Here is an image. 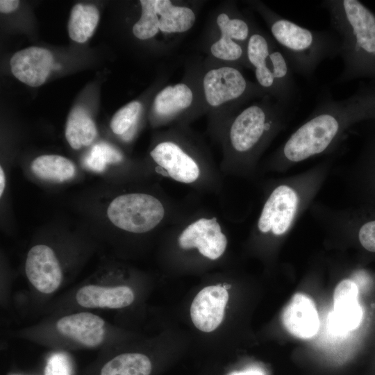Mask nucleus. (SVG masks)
Masks as SVG:
<instances>
[{
    "instance_id": "f8f14e48",
    "label": "nucleus",
    "mask_w": 375,
    "mask_h": 375,
    "mask_svg": "<svg viewBox=\"0 0 375 375\" xmlns=\"http://www.w3.org/2000/svg\"><path fill=\"white\" fill-rule=\"evenodd\" d=\"M228 294L222 284L207 286L194 297L190 316L194 326L200 331L209 333L222 323Z\"/></svg>"
},
{
    "instance_id": "bb28decb",
    "label": "nucleus",
    "mask_w": 375,
    "mask_h": 375,
    "mask_svg": "<svg viewBox=\"0 0 375 375\" xmlns=\"http://www.w3.org/2000/svg\"><path fill=\"white\" fill-rule=\"evenodd\" d=\"M142 105L138 101H131L117 110L110 121V128L114 133L124 136L135 124Z\"/></svg>"
},
{
    "instance_id": "72a5a7b5",
    "label": "nucleus",
    "mask_w": 375,
    "mask_h": 375,
    "mask_svg": "<svg viewBox=\"0 0 375 375\" xmlns=\"http://www.w3.org/2000/svg\"><path fill=\"white\" fill-rule=\"evenodd\" d=\"M12 375H18V374H12Z\"/></svg>"
},
{
    "instance_id": "2eb2a0df",
    "label": "nucleus",
    "mask_w": 375,
    "mask_h": 375,
    "mask_svg": "<svg viewBox=\"0 0 375 375\" xmlns=\"http://www.w3.org/2000/svg\"><path fill=\"white\" fill-rule=\"evenodd\" d=\"M282 322L293 336L309 339L315 336L319 327V319L314 301L307 295L297 293L284 308Z\"/></svg>"
},
{
    "instance_id": "9d476101",
    "label": "nucleus",
    "mask_w": 375,
    "mask_h": 375,
    "mask_svg": "<svg viewBox=\"0 0 375 375\" xmlns=\"http://www.w3.org/2000/svg\"><path fill=\"white\" fill-rule=\"evenodd\" d=\"M203 88L206 101L212 107L254 96H268L259 86L249 83L238 69L230 66L208 71Z\"/></svg>"
},
{
    "instance_id": "0eeeda50",
    "label": "nucleus",
    "mask_w": 375,
    "mask_h": 375,
    "mask_svg": "<svg viewBox=\"0 0 375 375\" xmlns=\"http://www.w3.org/2000/svg\"><path fill=\"white\" fill-rule=\"evenodd\" d=\"M150 156L158 172L174 181L197 188L219 184V176L212 166L178 141L158 143Z\"/></svg>"
},
{
    "instance_id": "5701e85b",
    "label": "nucleus",
    "mask_w": 375,
    "mask_h": 375,
    "mask_svg": "<svg viewBox=\"0 0 375 375\" xmlns=\"http://www.w3.org/2000/svg\"><path fill=\"white\" fill-rule=\"evenodd\" d=\"M231 18L226 13H220L217 18V24L220 30L221 38L210 47L212 55L220 60L227 61H247L246 49L235 42L229 28ZM249 63V62H248Z\"/></svg>"
},
{
    "instance_id": "20e7f679",
    "label": "nucleus",
    "mask_w": 375,
    "mask_h": 375,
    "mask_svg": "<svg viewBox=\"0 0 375 375\" xmlns=\"http://www.w3.org/2000/svg\"><path fill=\"white\" fill-rule=\"evenodd\" d=\"M329 158L295 175L276 180L271 186L253 226L262 237L287 235L322 188L332 166Z\"/></svg>"
},
{
    "instance_id": "4be33fe9",
    "label": "nucleus",
    "mask_w": 375,
    "mask_h": 375,
    "mask_svg": "<svg viewBox=\"0 0 375 375\" xmlns=\"http://www.w3.org/2000/svg\"><path fill=\"white\" fill-rule=\"evenodd\" d=\"M99 19V12L92 4L77 3L72 9L68 22L70 38L83 43L92 36Z\"/></svg>"
},
{
    "instance_id": "f257e3e1",
    "label": "nucleus",
    "mask_w": 375,
    "mask_h": 375,
    "mask_svg": "<svg viewBox=\"0 0 375 375\" xmlns=\"http://www.w3.org/2000/svg\"><path fill=\"white\" fill-rule=\"evenodd\" d=\"M375 119V83L362 81L349 96L335 99L322 91L305 121L266 163L265 169L283 172L309 158L334 151L356 125Z\"/></svg>"
},
{
    "instance_id": "dca6fc26",
    "label": "nucleus",
    "mask_w": 375,
    "mask_h": 375,
    "mask_svg": "<svg viewBox=\"0 0 375 375\" xmlns=\"http://www.w3.org/2000/svg\"><path fill=\"white\" fill-rule=\"evenodd\" d=\"M56 328L61 335L89 348L101 344L105 337V321L88 312L60 318L56 322Z\"/></svg>"
},
{
    "instance_id": "393cba45",
    "label": "nucleus",
    "mask_w": 375,
    "mask_h": 375,
    "mask_svg": "<svg viewBox=\"0 0 375 375\" xmlns=\"http://www.w3.org/2000/svg\"><path fill=\"white\" fill-rule=\"evenodd\" d=\"M123 160L122 153L106 142L94 144L83 159L84 165L95 172H103L108 164L119 163Z\"/></svg>"
},
{
    "instance_id": "ddd939ff",
    "label": "nucleus",
    "mask_w": 375,
    "mask_h": 375,
    "mask_svg": "<svg viewBox=\"0 0 375 375\" xmlns=\"http://www.w3.org/2000/svg\"><path fill=\"white\" fill-rule=\"evenodd\" d=\"M358 288L351 279H344L336 286L333 293V308L330 315V326L338 334L356 329L362 318V310L358 300Z\"/></svg>"
},
{
    "instance_id": "b1692460",
    "label": "nucleus",
    "mask_w": 375,
    "mask_h": 375,
    "mask_svg": "<svg viewBox=\"0 0 375 375\" xmlns=\"http://www.w3.org/2000/svg\"><path fill=\"white\" fill-rule=\"evenodd\" d=\"M151 368V362L147 356L139 353H126L105 363L100 375H149Z\"/></svg>"
},
{
    "instance_id": "f3484780",
    "label": "nucleus",
    "mask_w": 375,
    "mask_h": 375,
    "mask_svg": "<svg viewBox=\"0 0 375 375\" xmlns=\"http://www.w3.org/2000/svg\"><path fill=\"white\" fill-rule=\"evenodd\" d=\"M75 297L78 304L84 308L111 309L127 307L135 299L133 291L126 285L109 287L97 285L81 287Z\"/></svg>"
},
{
    "instance_id": "a211bd4d",
    "label": "nucleus",
    "mask_w": 375,
    "mask_h": 375,
    "mask_svg": "<svg viewBox=\"0 0 375 375\" xmlns=\"http://www.w3.org/2000/svg\"><path fill=\"white\" fill-rule=\"evenodd\" d=\"M155 8L159 17V30L163 33L186 32L196 21L195 14L191 8L174 6L169 0H156Z\"/></svg>"
},
{
    "instance_id": "c756f323",
    "label": "nucleus",
    "mask_w": 375,
    "mask_h": 375,
    "mask_svg": "<svg viewBox=\"0 0 375 375\" xmlns=\"http://www.w3.org/2000/svg\"><path fill=\"white\" fill-rule=\"evenodd\" d=\"M19 1L17 0H1L0 11L3 13H9L15 10L19 6Z\"/></svg>"
},
{
    "instance_id": "f03ea898",
    "label": "nucleus",
    "mask_w": 375,
    "mask_h": 375,
    "mask_svg": "<svg viewBox=\"0 0 375 375\" xmlns=\"http://www.w3.org/2000/svg\"><path fill=\"white\" fill-rule=\"evenodd\" d=\"M265 97L241 110L227 130V171L251 177L258 160L277 135L288 127L294 107Z\"/></svg>"
},
{
    "instance_id": "aec40b11",
    "label": "nucleus",
    "mask_w": 375,
    "mask_h": 375,
    "mask_svg": "<svg viewBox=\"0 0 375 375\" xmlns=\"http://www.w3.org/2000/svg\"><path fill=\"white\" fill-rule=\"evenodd\" d=\"M193 97L192 90L185 83L168 85L155 97L153 108L158 115L170 117L189 108Z\"/></svg>"
},
{
    "instance_id": "c85d7f7f",
    "label": "nucleus",
    "mask_w": 375,
    "mask_h": 375,
    "mask_svg": "<svg viewBox=\"0 0 375 375\" xmlns=\"http://www.w3.org/2000/svg\"><path fill=\"white\" fill-rule=\"evenodd\" d=\"M358 237L363 248L375 252V219L363 224L359 228Z\"/></svg>"
},
{
    "instance_id": "423d86ee",
    "label": "nucleus",
    "mask_w": 375,
    "mask_h": 375,
    "mask_svg": "<svg viewBox=\"0 0 375 375\" xmlns=\"http://www.w3.org/2000/svg\"><path fill=\"white\" fill-rule=\"evenodd\" d=\"M246 53L258 86L276 101L295 107L299 92L292 70L274 40L251 28Z\"/></svg>"
},
{
    "instance_id": "4468645a",
    "label": "nucleus",
    "mask_w": 375,
    "mask_h": 375,
    "mask_svg": "<svg viewBox=\"0 0 375 375\" xmlns=\"http://www.w3.org/2000/svg\"><path fill=\"white\" fill-rule=\"evenodd\" d=\"M10 65L12 74L19 81L31 87H38L45 82L54 63L50 51L31 47L16 52Z\"/></svg>"
},
{
    "instance_id": "cd10ccee",
    "label": "nucleus",
    "mask_w": 375,
    "mask_h": 375,
    "mask_svg": "<svg viewBox=\"0 0 375 375\" xmlns=\"http://www.w3.org/2000/svg\"><path fill=\"white\" fill-rule=\"evenodd\" d=\"M72 367L68 358L63 353H56L49 359L44 375H71Z\"/></svg>"
},
{
    "instance_id": "2f4dec72",
    "label": "nucleus",
    "mask_w": 375,
    "mask_h": 375,
    "mask_svg": "<svg viewBox=\"0 0 375 375\" xmlns=\"http://www.w3.org/2000/svg\"><path fill=\"white\" fill-rule=\"evenodd\" d=\"M6 185V177L2 167H0V196L1 197Z\"/></svg>"
},
{
    "instance_id": "412c9836",
    "label": "nucleus",
    "mask_w": 375,
    "mask_h": 375,
    "mask_svg": "<svg viewBox=\"0 0 375 375\" xmlns=\"http://www.w3.org/2000/svg\"><path fill=\"white\" fill-rule=\"evenodd\" d=\"M32 172L39 178L62 183L72 178L76 167L68 158L59 155H42L31 164Z\"/></svg>"
},
{
    "instance_id": "a878e982",
    "label": "nucleus",
    "mask_w": 375,
    "mask_h": 375,
    "mask_svg": "<svg viewBox=\"0 0 375 375\" xmlns=\"http://www.w3.org/2000/svg\"><path fill=\"white\" fill-rule=\"evenodd\" d=\"M141 16L133 26V33L139 40L154 37L159 31V17L155 8L156 0H141Z\"/></svg>"
},
{
    "instance_id": "6ab92c4d",
    "label": "nucleus",
    "mask_w": 375,
    "mask_h": 375,
    "mask_svg": "<svg viewBox=\"0 0 375 375\" xmlns=\"http://www.w3.org/2000/svg\"><path fill=\"white\" fill-rule=\"evenodd\" d=\"M65 138L74 149L92 143L97 135L96 125L88 111L77 106L70 111L65 126Z\"/></svg>"
},
{
    "instance_id": "1a4fd4ad",
    "label": "nucleus",
    "mask_w": 375,
    "mask_h": 375,
    "mask_svg": "<svg viewBox=\"0 0 375 375\" xmlns=\"http://www.w3.org/2000/svg\"><path fill=\"white\" fill-rule=\"evenodd\" d=\"M177 243L184 251L197 249L203 257L219 258L227 247V238L218 219L208 214H194L177 224Z\"/></svg>"
},
{
    "instance_id": "9b49d317",
    "label": "nucleus",
    "mask_w": 375,
    "mask_h": 375,
    "mask_svg": "<svg viewBox=\"0 0 375 375\" xmlns=\"http://www.w3.org/2000/svg\"><path fill=\"white\" fill-rule=\"evenodd\" d=\"M25 272L32 285L43 294L54 292L62 281L59 261L53 249L44 244L35 245L29 250Z\"/></svg>"
},
{
    "instance_id": "473e14b6",
    "label": "nucleus",
    "mask_w": 375,
    "mask_h": 375,
    "mask_svg": "<svg viewBox=\"0 0 375 375\" xmlns=\"http://www.w3.org/2000/svg\"><path fill=\"white\" fill-rule=\"evenodd\" d=\"M222 286L226 290L231 288V285L227 284H223Z\"/></svg>"
},
{
    "instance_id": "7ed1b4c3",
    "label": "nucleus",
    "mask_w": 375,
    "mask_h": 375,
    "mask_svg": "<svg viewBox=\"0 0 375 375\" xmlns=\"http://www.w3.org/2000/svg\"><path fill=\"white\" fill-rule=\"evenodd\" d=\"M321 7L340 40L343 67L332 84L359 79L375 83V12L358 0H325Z\"/></svg>"
},
{
    "instance_id": "7c9ffc66",
    "label": "nucleus",
    "mask_w": 375,
    "mask_h": 375,
    "mask_svg": "<svg viewBox=\"0 0 375 375\" xmlns=\"http://www.w3.org/2000/svg\"><path fill=\"white\" fill-rule=\"evenodd\" d=\"M230 375H265L264 373L258 368H250L241 372H235Z\"/></svg>"
},
{
    "instance_id": "39448f33",
    "label": "nucleus",
    "mask_w": 375,
    "mask_h": 375,
    "mask_svg": "<svg viewBox=\"0 0 375 375\" xmlns=\"http://www.w3.org/2000/svg\"><path fill=\"white\" fill-rule=\"evenodd\" d=\"M253 5L266 20L292 72L311 80L322 62L339 56L340 40L331 30L309 29L281 17L262 3Z\"/></svg>"
},
{
    "instance_id": "6e6552de",
    "label": "nucleus",
    "mask_w": 375,
    "mask_h": 375,
    "mask_svg": "<svg viewBox=\"0 0 375 375\" xmlns=\"http://www.w3.org/2000/svg\"><path fill=\"white\" fill-rule=\"evenodd\" d=\"M167 208L157 197L131 192L115 197L107 215L116 227L133 233H145L158 227L167 215Z\"/></svg>"
}]
</instances>
